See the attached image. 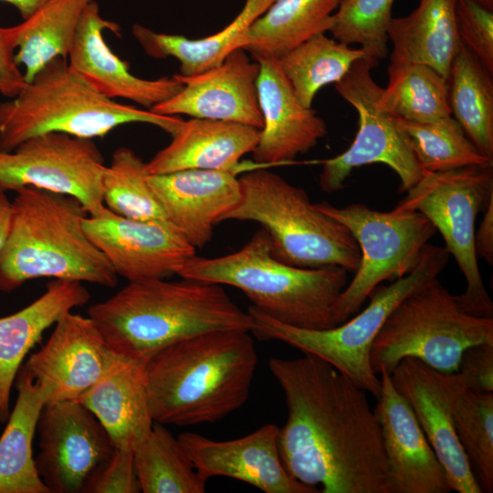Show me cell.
<instances>
[{
    "instance_id": "6da1fadb",
    "label": "cell",
    "mask_w": 493,
    "mask_h": 493,
    "mask_svg": "<svg viewBox=\"0 0 493 493\" xmlns=\"http://www.w3.org/2000/svg\"><path fill=\"white\" fill-rule=\"evenodd\" d=\"M288 418L278 448L288 473L321 493H389L382 430L367 392L317 356L273 358Z\"/></svg>"
},
{
    "instance_id": "7a4b0ae2",
    "label": "cell",
    "mask_w": 493,
    "mask_h": 493,
    "mask_svg": "<svg viewBox=\"0 0 493 493\" xmlns=\"http://www.w3.org/2000/svg\"><path fill=\"white\" fill-rule=\"evenodd\" d=\"M257 364L247 330L208 331L163 348L144 365L153 422L190 426L226 417L247 401Z\"/></svg>"
},
{
    "instance_id": "3957f363",
    "label": "cell",
    "mask_w": 493,
    "mask_h": 493,
    "mask_svg": "<svg viewBox=\"0 0 493 493\" xmlns=\"http://www.w3.org/2000/svg\"><path fill=\"white\" fill-rule=\"evenodd\" d=\"M88 316L117 354L146 362L177 341L208 331L252 332L254 320L221 285L192 278L129 282Z\"/></svg>"
},
{
    "instance_id": "277c9868",
    "label": "cell",
    "mask_w": 493,
    "mask_h": 493,
    "mask_svg": "<svg viewBox=\"0 0 493 493\" xmlns=\"http://www.w3.org/2000/svg\"><path fill=\"white\" fill-rule=\"evenodd\" d=\"M15 192L8 236L0 249V292L42 278L117 285L110 262L83 229L89 215L76 198L32 186Z\"/></svg>"
},
{
    "instance_id": "5b68a950",
    "label": "cell",
    "mask_w": 493,
    "mask_h": 493,
    "mask_svg": "<svg viewBox=\"0 0 493 493\" xmlns=\"http://www.w3.org/2000/svg\"><path fill=\"white\" fill-rule=\"evenodd\" d=\"M176 275L235 287L269 317L309 330L337 326L334 307L348 284L341 267L302 268L277 259L263 228L236 252L210 258L194 255Z\"/></svg>"
},
{
    "instance_id": "8992f818",
    "label": "cell",
    "mask_w": 493,
    "mask_h": 493,
    "mask_svg": "<svg viewBox=\"0 0 493 493\" xmlns=\"http://www.w3.org/2000/svg\"><path fill=\"white\" fill-rule=\"evenodd\" d=\"M177 116L120 103L90 87L67 62L56 58L21 91L0 103V151L47 132L103 137L119 126L146 123L173 136L184 123Z\"/></svg>"
},
{
    "instance_id": "52a82bcc",
    "label": "cell",
    "mask_w": 493,
    "mask_h": 493,
    "mask_svg": "<svg viewBox=\"0 0 493 493\" xmlns=\"http://www.w3.org/2000/svg\"><path fill=\"white\" fill-rule=\"evenodd\" d=\"M241 199L223 221H250L268 235L273 256L293 267L339 266L354 273L361 251L341 223L312 204L308 194L281 176L257 169L239 178Z\"/></svg>"
},
{
    "instance_id": "ba28073f",
    "label": "cell",
    "mask_w": 493,
    "mask_h": 493,
    "mask_svg": "<svg viewBox=\"0 0 493 493\" xmlns=\"http://www.w3.org/2000/svg\"><path fill=\"white\" fill-rule=\"evenodd\" d=\"M449 256L446 247L427 244L408 274L388 285H378L362 312L332 328L309 330L288 325L252 305L247 309L254 320L252 332L260 340L279 341L302 353L319 357L377 399L381 380L372 368L370 353L379 330L404 297L438 277Z\"/></svg>"
},
{
    "instance_id": "9c48e42d",
    "label": "cell",
    "mask_w": 493,
    "mask_h": 493,
    "mask_svg": "<svg viewBox=\"0 0 493 493\" xmlns=\"http://www.w3.org/2000/svg\"><path fill=\"white\" fill-rule=\"evenodd\" d=\"M493 344V317L463 311L456 296L433 278L404 297L391 311L371 349L373 372H391L415 358L444 372H456L470 346Z\"/></svg>"
},
{
    "instance_id": "30bf717a",
    "label": "cell",
    "mask_w": 493,
    "mask_h": 493,
    "mask_svg": "<svg viewBox=\"0 0 493 493\" xmlns=\"http://www.w3.org/2000/svg\"><path fill=\"white\" fill-rule=\"evenodd\" d=\"M394 207L418 211L442 235L446 249L465 277L466 289L456 296L460 309L477 317H493V302L484 285L475 248L479 212L493 199V165L424 172Z\"/></svg>"
},
{
    "instance_id": "8fae6325",
    "label": "cell",
    "mask_w": 493,
    "mask_h": 493,
    "mask_svg": "<svg viewBox=\"0 0 493 493\" xmlns=\"http://www.w3.org/2000/svg\"><path fill=\"white\" fill-rule=\"evenodd\" d=\"M315 205L344 225L361 251L355 275L334 307L337 325L355 315L378 285L408 274L419 261L429 239L437 232L430 220L418 211L381 212L358 203L344 207L326 202L315 203Z\"/></svg>"
},
{
    "instance_id": "7c38bea8",
    "label": "cell",
    "mask_w": 493,
    "mask_h": 493,
    "mask_svg": "<svg viewBox=\"0 0 493 493\" xmlns=\"http://www.w3.org/2000/svg\"><path fill=\"white\" fill-rule=\"evenodd\" d=\"M372 68L367 60L360 59L334 84L337 92L356 110L359 128L345 152L321 162L319 183L326 193L341 189L355 168L371 163L390 167L400 179L402 192H407L423 176L402 120L381 100L383 88L372 77Z\"/></svg>"
},
{
    "instance_id": "4fadbf2b",
    "label": "cell",
    "mask_w": 493,
    "mask_h": 493,
    "mask_svg": "<svg viewBox=\"0 0 493 493\" xmlns=\"http://www.w3.org/2000/svg\"><path fill=\"white\" fill-rule=\"evenodd\" d=\"M106 167L92 139L43 133L12 151H0V189L6 192L32 186L70 195L89 216H100L109 211L102 190Z\"/></svg>"
},
{
    "instance_id": "5bb4252c",
    "label": "cell",
    "mask_w": 493,
    "mask_h": 493,
    "mask_svg": "<svg viewBox=\"0 0 493 493\" xmlns=\"http://www.w3.org/2000/svg\"><path fill=\"white\" fill-rule=\"evenodd\" d=\"M37 430V473L50 493H79L115 446L95 415L77 400L45 404Z\"/></svg>"
},
{
    "instance_id": "9a60e30c",
    "label": "cell",
    "mask_w": 493,
    "mask_h": 493,
    "mask_svg": "<svg viewBox=\"0 0 493 493\" xmlns=\"http://www.w3.org/2000/svg\"><path fill=\"white\" fill-rule=\"evenodd\" d=\"M390 375L446 471L452 490L482 493L454 426L453 408L467 388L461 375L437 371L415 358L403 359Z\"/></svg>"
},
{
    "instance_id": "2e32d148",
    "label": "cell",
    "mask_w": 493,
    "mask_h": 493,
    "mask_svg": "<svg viewBox=\"0 0 493 493\" xmlns=\"http://www.w3.org/2000/svg\"><path fill=\"white\" fill-rule=\"evenodd\" d=\"M82 226L116 275L129 282L176 275L195 255L196 249L166 219H131L109 209L100 216H85Z\"/></svg>"
},
{
    "instance_id": "e0dca14e",
    "label": "cell",
    "mask_w": 493,
    "mask_h": 493,
    "mask_svg": "<svg viewBox=\"0 0 493 493\" xmlns=\"http://www.w3.org/2000/svg\"><path fill=\"white\" fill-rule=\"evenodd\" d=\"M95 322L71 311L55 324L47 342L24 368L46 390L47 404L77 400L118 361Z\"/></svg>"
},
{
    "instance_id": "ac0fdd59",
    "label": "cell",
    "mask_w": 493,
    "mask_h": 493,
    "mask_svg": "<svg viewBox=\"0 0 493 493\" xmlns=\"http://www.w3.org/2000/svg\"><path fill=\"white\" fill-rule=\"evenodd\" d=\"M278 433L276 425L267 424L232 440H213L191 432L177 438L205 480L213 477H230L266 493L320 492L288 473L279 453Z\"/></svg>"
},
{
    "instance_id": "d6986e66",
    "label": "cell",
    "mask_w": 493,
    "mask_h": 493,
    "mask_svg": "<svg viewBox=\"0 0 493 493\" xmlns=\"http://www.w3.org/2000/svg\"><path fill=\"white\" fill-rule=\"evenodd\" d=\"M259 64L243 48L232 51L218 66L196 75L174 76L184 88L151 110L162 115L238 122L260 130L263 118L257 80Z\"/></svg>"
},
{
    "instance_id": "ffe728a7",
    "label": "cell",
    "mask_w": 493,
    "mask_h": 493,
    "mask_svg": "<svg viewBox=\"0 0 493 493\" xmlns=\"http://www.w3.org/2000/svg\"><path fill=\"white\" fill-rule=\"evenodd\" d=\"M381 390L375 413L382 430L388 467L389 493H448L444 467L421 428L410 404L380 372Z\"/></svg>"
},
{
    "instance_id": "44dd1931",
    "label": "cell",
    "mask_w": 493,
    "mask_h": 493,
    "mask_svg": "<svg viewBox=\"0 0 493 493\" xmlns=\"http://www.w3.org/2000/svg\"><path fill=\"white\" fill-rule=\"evenodd\" d=\"M104 30L120 36L121 26L104 19L99 4L91 0L82 13L68 63L95 90L111 100L126 99L151 110L184 88L174 75L155 79L133 75L128 62L106 43Z\"/></svg>"
},
{
    "instance_id": "7402d4cb",
    "label": "cell",
    "mask_w": 493,
    "mask_h": 493,
    "mask_svg": "<svg viewBox=\"0 0 493 493\" xmlns=\"http://www.w3.org/2000/svg\"><path fill=\"white\" fill-rule=\"evenodd\" d=\"M235 173L190 169L148 175L147 181L166 219L196 249L211 241L215 226L240 202Z\"/></svg>"
},
{
    "instance_id": "603a6c76",
    "label": "cell",
    "mask_w": 493,
    "mask_h": 493,
    "mask_svg": "<svg viewBox=\"0 0 493 493\" xmlns=\"http://www.w3.org/2000/svg\"><path fill=\"white\" fill-rule=\"evenodd\" d=\"M254 59L259 64L257 89L263 126L253 160L263 165L292 163L326 136V123L316 110L299 101L277 58Z\"/></svg>"
},
{
    "instance_id": "cb8c5ba5",
    "label": "cell",
    "mask_w": 493,
    "mask_h": 493,
    "mask_svg": "<svg viewBox=\"0 0 493 493\" xmlns=\"http://www.w3.org/2000/svg\"><path fill=\"white\" fill-rule=\"evenodd\" d=\"M258 136L259 130L249 125L192 118L146 163V172L148 175L190 169L235 172L240 159L255 150Z\"/></svg>"
},
{
    "instance_id": "d4e9b609",
    "label": "cell",
    "mask_w": 493,
    "mask_h": 493,
    "mask_svg": "<svg viewBox=\"0 0 493 493\" xmlns=\"http://www.w3.org/2000/svg\"><path fill=\"white\" fill-rule=\"evenodd\" d=\"M79 281L54 279L45 292L22 309L0 318V422L10 414V394L21 363L47 329L64 314L89 302Z\"/></svg>"
},
{
    "instance_id": "484cf974",
    "label": "cell",
    "mask_w": 493,
    "mask_h": 493,
    "mask_svg": "<svg viewBox=\"0 0 493 493\" xmlns=\"http://www.w3.org/2000/svg\"><path fill=\"white\" fill-rule=\"evenodd\" d=\"M145 363L120 356L115 364L78 399L99 420L115 447L134 452L150 434L151 414Z\"/></svg>"
},
{
    "instance_id": "4316f807",
    "label": "cell",
    "mask_w": 493,
    "mask_h": 493,
    "mask_svg": "<svg viewBox=\"0 0 493 493\" xmlns=\"http://www.w3.org/2000/svg\"><path fill=\"white\" fill-rule=\"evenodd\" d=\"M456 0H420L408 16L393 17L388 29L391 63L425 64L447 79L461 44L456 28Z\"/></svg>"
},
{
    "instance_id": "83f0119b",
    "label": "cell",
    "mask_w": 493,
    "mask_h": 493,
    "mask_svg": "<svg viewBox=\"0 0 493 493\" xmlns=\"http://www.w3.org/2000/svg\"><path fill=\"white\" fill-rule=\"evenodd\" d=\"M16 379L17 398L0 436V493H50L37 473L32 451L47 393L24 367Z\"/></svg>"
},
{
    "instance_id": "f1b7e54d",
    "label": "cell",
    "mask_w": 493,
    "mask_h": 493,
    "mask_svg": "<svg viewBox=\"0 0 493 493\" xmlns=\"http://www.w3.org/2000/svg\"><path fill=\"white\" fill-rule=\"evenodd\" d=\"M341 0H274L243 36L239 48L253 58H280L319 34L330 32Z\"/></svg>"
},
{
    "instance_id": "f546056e",
    "label": "cell",
    "mask_w": 493,
    "mask_h": 493,
    "mask_svg": "<svg viewBox=\"0 0 493 493\" xmlns=\"http://www.w3.org/2000/svg\"><path fill=\"white\" fill-rule=\"evenodd\" d=\"M274 0H246L236 17L222 30L202 38L156 32L134 24L132 35L144 52L153 58H174L180 75L189 77L220 65L235 49L253 22Z\"/></svg>"
},
{
    "instance_id": "4dcf8cb0",
    "label": "cell",
    "mask_w": 493,
    "mask_h": 493,
    "mask_svg": "<svg viewBox=\"0 0 493 493\" xmlns=\"http://www.w3.org/2000/svg\"><path fill=\"white\" fill-rule=\"evenodd\" d=\"M91 0H48L16 26L7 27L18 49L17 65L25 68L26 82L56 58H67L87 5Z\"/></svg>"
},
{
    "instance_id": "1f68e13d",
    "label": "cell",
    "mask_w": 493,
    "mask_h": 493,
    "mask_svg": "<svg viewBox=\"0 0 493 493\" xmlns=\"http://www.w3.org/2000/svg\"><path fill=\"white\" fill-rule=\"evenodd\" d=\"M451 115L478 151L493 160L492 74L461 43L447 77Z\"/></svg>"
},
{
    "instance_id": "d6a6232c",
    "label": "cell",
    "mask_w": 493,
    "mask_h": 493,
    "mask_svg": "<svg viewBox=\"0 0 493 493\" xmlns=\"http://www.w3.org/2000/svg\"><path fill=\"white\" fill-rule=\"evenodd\" d=\"M360 59H365L361 48H352L322 33L300 44L278 61L299 101L306 108H312L319 90L339 82Z\"/></svg>"
},
{
    "instance_id": "836d02e7",
    "label": "cell",
    "mask_w": 493,
    "mask_h": 493,
    "mask_svg": "<svg viewBox=\"0 0 493 493\" xmlns=\"http://www.w3.org/2000/svg\"><path fill=\"white\" fill-rule=\"evenodd\" d=\"M143 493H204L207 480L199 475L177 437L154 422L133 452Z\"/></svg>"
},
{
    "instance_id": "e575fe53",
    "label": "cell",
    "mask_w": 493,
    "mask_h": 493,
    "mask_svg": "<svg viewBox=\"0 0 493 493\" xmlns=\"http://www.w3.org/2000/svg\"><path fill=\"white\" fill-rule=\"evenodd\" d=\"M383 104L399 119L428 122L451 116L447 79L419 63H390Z\"/></svg>"
},
{
    "instance_id": "d590c367",
    "label": "cell",
    "mask_w": 493,
    "mask_h": 493,
    "mask_svg": "<svg viewBox=\"0 0 493 493\" xmlns=\"http://www.w3.org/2000/svg\"><path fill=\"white\" fill-rule=\"evenodd\" d=\"M402 124L424 172L493 165V160L478 151L452 115L428 122L402 121Z\"/></svg>"
},
{
    "instance_id": "8d00e7d4",
    "label": "cell",
    "mask_w": 493,
    "mask_h": 493,
    "mask_svg": "<svg viewBox=\"0 0 493 493\" xmlns=\"http://www.w3.org/2000/svg\"><path fill=\"white\" fill-rule=\"evenodd\" d=\"M147 176L146 163L131 149H116L102 178L105 206L126 218L166 219L149 186Z\"/></svg>"
},
{
    "instance_id": "74e56055",
    "label": "cell",
    "mask_w": 493,
    "mask_h": 493,
    "mask_svg": "<svg viewBox=\"0 0 493 493\" xmlns=\"http://www.w3.org/2000/svg\"><path fill=\"white\" fill-rule=\"evenodd\" d=\"M457 438L482 492L493 491V393L465 388L453 408Z\"/></svg>"
},
{
    "instance_id": "f35d334b",
    "label": "cell",
    "mask_w": 493,
    "mask_h": 493,
    "mask_svg": "<svg viewBox=\"0 0 493 493\" xmlns=\"http://www.w3.org/2000/svg\"><path fill=\"white\" fill-rule=\"evenodd\" d=\"M394 0H341L330 32L347 44L359 45L372 68L388 54L387 29Z\"/></svg>"
},
{
    "instance_id": "ab89813d",
    "label": "cell",
    "mask_w": 493,
    "mask_h": 493,
    "mask_svg": "<svg viewBox=\"0 0 493 493\" xmlns=\"http://www.w3.org/2000/svg\"><path fill=\"white\" fill-rule=\"evenodd\" d=\"M455 19L460 42L493 74V11L473 0H456Z\"/></svg>"
},
{
    "instance_id": "60d3db41",
    "label": "cell",
    "mask_w": 493,
    "mask_h": 493,
    "mask_svg": "<svg viewBox=\"0 0 493 493\" xmlns=\"http://www.w3.org/2000/svg\"><path fill=\"white\" fill-rule=\"evenodd\" d=\"M141 492L133 452L115 447L87 479L82 493Z\"/></svg>"
},
{
    "instance_id": "b9f144b4",
    "label": "cell",
    "mask_w": 493,
    "mask_h": 493,
    "mask_svg": "<svg viewBox=\"0 0 493 493\" xmlns=\"http://www.w3.org/2000/svg\"><path fill=\"white\" fill-rule=\"evenodd\" d=\"M457 372L468 390L493 393V344L483 343L466 349Z\"/></svg>"
},
{
    "instance_id": "7bdbcfd3",
    "label": "cell",
    "mask_w": 493,
    "mask_h": 493,
    "mask_svg": "<svg viewBox=\"0 0 493 493\" xmlns=\"http://www.w3.org/2000/svg\"><path fill=\"white\" fill-rule=\"evenodd\" d=\"M14 50L7 27H0V93L10 99L26 84L24 73L15 60Z\"/></svg>"
},
{
    "instance_id": "ee69618b",
    "label": "cell",
    "mask_w": 493,
    "mask_h": 493,
    "mask_svg": "<svg viewBox=\"0 0 493 493\" xmlns=\"http://www.w3.org/2000/svg\"><path fill=\"white\" fill-rule=\"evenodd\" d=\"M475 248L477 258H484L493 264V199L484 210L483 219L475 234Z\"/></svg>"
},
{
    "instance_id": "f6af8a7d",
    "label": "cell",
    "mask_w": 493,
    "mask_h": 493,
    "mask_svg": "<svg viewBox=\"0 0 493 493\" xmlns=\"http://www.w3.org/2000/svg\"><path fill=\"white\" fill-rule=\"evenodd\" d=\"M12 215V203L5 191L0 189V249L8 236Z\"/></svg>"
},
{
    "instance_id": "bcb514c9",
    "label": "cell",
    "mask_w": 493,
    "mask_h": 493,
    "mask_svg": "<svg viewBox=\"0 0 493 493\" xmlns=\"http://www.w3.org/2000/svg\"><path fill=\"white\" fill-rule=\"evenodd\" d=\"M14 5L23 19L27 18L48 0H0Z\"/></svg>"
},
{
    "instance_id": "7dc6e473",
    "label": "cell",
    "mask_w": 493,
    "mask_h": 493,
    "mask_svg": "<svg viewBox=\"0 0 493 493\" xmlns=\"http://www.w3.org/2000/svg\"><path fill=\"white\" fill-rule=\"evenodd\" d=\"M479 5L493 11V0H473Z\"/></svg>"
}]
</instances>
